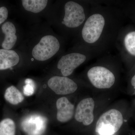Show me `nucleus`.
<instances>
[{"label": "nucleus", "instance_id": "f257e3e1", "mask_svg": "<svg viewBox=\"0 0 135 135\" xmlns=\"http://www.w3.org/2000/svg\"><path fill=\"white\" fill-rule=\"evenodd\" d=\"M119 32V15L115 6L94 1L79 33V47L99 56L115 46Z\"/></svg>", "mask_w": 135, "mask_h": 135}, {"label": "nucleus", "instance_id": "f03ea898", "mask_svg": "<svg viewBox=\"0 0 135 135\" xmlns=\"http://www.w3.org/2000/svg\"><path fill=\"white\" fill-rule=\"evenodd\" d=\"M94 2L69 1L66 2L61 24L68 29H77L80 32L88 17Z\"/></svg>", "mask_w": 135, "mask_h": 135}, {"label": "nucleus", "instance_id": "7ed1b4c3", "mask_svg": "<svg viewBox=\"0 0 135 135\" xmlns=\"http://www.w3.org/2000/svg\"><path fill=\"white\" fill-rule=\"evenodd\" d=\"M79 47V51L68 53L62 56L59 60L57 68L60 70L63 76H70L80 65L90 59L96 57L90 51Z\"/></svg>", "mask_w": 135, "mask_h": 135}, {"label": "nucleus", "instance_id": "20e7f679", "mask_svg": "<svg viewBox=\"0 0 135 135\" xmlns=\"http://www.w3.org/2000/svg\"><path fill=\"white\" fill-rule=\"evenodd\" d=\"M98 64L90 68L87 73V76L90 83L99 89H109L116 81L114 73L103 64L102 58H99Z\"/></svg>", "mask_w": 135, "mask_h": 135}, {"label": "nucleus", "instance_id": "39448f33", "mask_svg": "<svg viewBox=\"0 0 135 135\" xmlns=\"http://www.w3.org/2000/svg\"><path fill=\"white\" fill-rule=\"evenodd\" d=\"M123 122L120 112L112 109L103 114L99 118L95 127V131L99 135H113L119 130Z\"/></svg>", "mask_w": 135, "mask_h": 135}, {"label": "nucleus", "instance_id": "423d86ee", "mask_svg": "<svg viewBox=\"0 0 135 135\" xmlns=\"http://www.w3.org/2000/svg\"><path fill=\"white\" fill-rule=\"evenodd\" d=\"M60 42L57 38L53 35H46L34 47L32 55L36 60L46 61L55 56L60 50Z\"/></svg>", "mask_w": 135, "mask_h": 135}, {"label": "nucleus", "instance_id": "0eeeda50", "mask_svg": "<svg viewBox=\"0 0 135 135\" xmlns=\"http://www.w3.org/2000/svg\"><path fill=\"white\" fill-rule=\"evenodd\" d=\"M47 84L50 88L57 95L73 94L78 89V85L75 81L64 76H53L49 80Z\"/></svg>", "mask_w": 135, "mask_h": 135}, {"label": "nucleus", "instance_id": "6e6552de", "mask_svg": "<svg viewBox=\"0 0 135 135\" xmlns=\"http://www.w3.org/2000/svg\"><path fill=\"white\" fill-rule=\"evenodd\" d=\"M95 102L92 98H84L77 105L75 118L78 122L85 126L91 125L94 120V111Z\"/></svg>", "mask_w": 135, "mask_h": 135}, {"label": "nucleus", "instance_id": "1a4fd4ad", "mask_svg": "<svg viewBox=\"0 0 135 135\" xmlns=\"http://www.w3.org/2000/svg\"><path fill=\"white\" fill-rule=\"evenodd\" d=\"M47 123V119L45 117L33 114L25 118L22 126L28 135H41L45 130Z\"/></svg>", "mask_w": 135, "mask_h": 135}, {"label": "nucleus", "instance_id": "9d476101", "mask_svg": "<svg viewBox=\"0 0 135 135\" xmlns=\"http://www.w3.org/2000/svg\"><path fill=\"white\" fill-rule=\"evenodd\" d=\"M57 119L62 123L68 122L71 119L74 113V106L67 98L62 97L56 101Z\"/></svg>", "mask_w": 135, "mask_h": 135}, {"label": "nucleus", "instance_id": "9b49d317", "mask_svg": "<svg viewBox=\"0 0 135 135\" xmlns=\"http://www.w3.org/2000/svg\"><path fill=\"white\" fill-rule=\"evenodd\" d=\"M1 29L5 35L2 46L4 49L9 50L15 46L17 39L16 27L12 22H7L3 24Z\"/></svg>", "mask_w": 135, "mask_h": 135}, {"label": "nucleus", "instance_id": "f8f14e48", "mask_svg": "<svg viewBox=\"0 0 135 135\" xmlns=\"http://www.w3.org/2000/svg\"><path fill=\"white\" fill-rule=\"evenodd\" d=\"M19 60V56L15 51L0 49V70H7L15 66Z\"/></svg>", "mask_w": 135, "mask_h": 135}, {"label": "nucleus", "instance_id": "ddd939ff", "mask_svg": "<svg viewBox=\"0 0 135 135\" xmlns=\"http://www.w3.org/2000/svg\"><path fill=\"white\" fill-rule=\"evenodd\" d=\"M4 97L7 102L13 105H16L22 103L24 99L22 93L14 86H10L6 89Z\"/></svg>", "mask_w": 135, "mask_h": 135}, {"label": "nucleus", "instance_id": "4468645a", "mask_svg": "<svg viewBox=\"0 0 135 135\" xmlns=\"http://www.w3.org/2000/svg\"><path fill=\"white\" fill-rule=\"evenodd\" d=\"M22 5L27 11L38 13L46 8L48 3L47 0H23Z\"/></svg>", "mask_w": 135, "mask_h": 135}, {"label": "nucleus", "instance_id": "2eb2a0df", "mask_svg": "<svg viewBox=\"0 0 135 135\" xmlns=\"http://www.w3.org/2000/svg\"><path fill=\"white\" fill-rule=\"evenodd\" d=\"M124 50L131 56L135 57V31L128 32L122 40Z\"/></svg>", "mask_w": 135, "mask_h": 135}, {"label": "nucleus", "instance_id": "dca6fc26", "mask_svg": "<svg viewBox=\"0 0 135 135\" xmlns=\"http://www.w3.org/2000/svg\"><path fill=\"white\" fill-rule=\"evenodd\" d=\"M16 131V124L11 118H5L0 121V135H15Z\"/></svg>", "mask_w": 135, "mask_h": 135}, {"label": "nucleus", "instance_id": "f3484780", "mask_svg": "<svg viewBox=\"0 0 135 135\" xmlns=\"http://www.w3.org/2000/svg\"><path fill=\"white\" fill-rule=\"evenodd\" d=\"M26 85L23 87V93L25 95L31 96L33 95L36 89V84L33 80L27 79L25 81Z\"/></svg>", "mask_w": 135, "mask_h": 135}, {"label": "nucleus", "instance_id": "a211bd4d", "mask_svg": "<svg viewBox=\"0 0 135 135\" xmlns=\"http://www.w3.org/2000/svg\"><path fill=\"white\" fill-rule=\"evenodd\" d=\"M8 15L7 8L5 7H0V25L7 20Z\"/></svg>", "mask_w": 135, "mask_h": 135}, {"label": "nucleus", "instance_id": "6ab92c4d", "mask_svg": "<svg viewBox=\"0 0 135 135\" xmlns=\"http://www.w3.org/2000/svg\"><path fill=\"white\" fill-rule=\"evenodd\" d=\"M131 84L134 88L135 89V74L131 79Z\"/></svg>", "mask_w": 135, "mask_h": 135}, {"label": "nucleus", "instance_id": "aec40b11", "mask_svg": "<svg viewBox=\"0 0 135 135\" xmlns=\"http://www.w3.org/2000/svg\"></svg>", "mask_w": 135, "mask_h": 135}]
</instances>
